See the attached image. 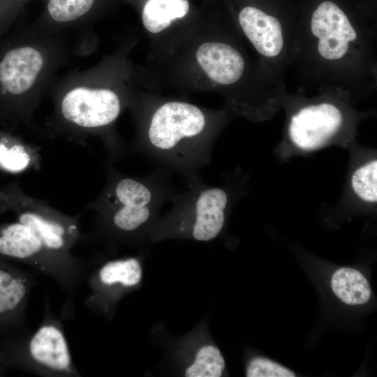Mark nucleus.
I'll return each instance as SVG.
<instances>
[{"label":"nucleus","mask_w":377,"mask_h":377,"mask_svg":"<svg viewBox=\"0 0 377 377\" xmlns=\"http://www.w3.org/2000/svg\"><path fill=\"white\" fill-rule=\"evenodd\" d=\"M36 283L35 274L0 258V339L29 332L27 309Z\"/></svg>","instance_id":"9"},{"label":"nucleus","mask_w":377,"mask_h":377,"mask_svg":"<svg viewBox=\"0 0 377 377\" xmlns=\"http://www.w3.org/2000/svg\"><path fill=\"white\" fill-rule=\"evenodd\" d=\"M214 135L213 119L201 108L168 101L149 114L132 149L186 182L209 163Z\"/></svg>","instance_id":"3"},{"label":"nucleus","mask_w":377,"mask_h":377,"mask_svg":"<svg viewBox=\"0 0 377 377\" xmlns=\"http://www.w3.org/2000/svg\"><path fill=\"white\" fill-rule=\"evenodd\" d=\"M311 30L318 39V54L329 61L342 59L348 52L350 43L357 36L346 13L330 1L320 3L313 12Z\"/></svg>","instance_id":"12"},{"label":"nucleus","mask_w":377,"mask_h":377,"mask_svg":"<svg viewBox=\"0 0 377 377\" xmlns=\"http://www.w3.org/2000/svg\"><path fill=\"white\" fill-rule=\"evenodd\" d=\"M95 2L96 0H48L45 22L32 27L47 34L64 32L66 27L82 20Z\"/></svg>","instance_id":"15"},{"label":"nucleus","mask_w":377,"mask_h":377,"mask_svg":"<svg viewBox=\"0 0 377 377\" xmlns=\"http://www.w3.org/2000/svg\"><path fill=\"white\" fill-rule=\"evenodd\" d=\"M343 115L329 103L305 106L290 119L288 134L291 142L302 150L311 151L326 144L340 130Z\"/></svg>","instance_id":"11"},{"label":"nucleus","mask_w":377,"mask_h":377,"mask_svg":"<svg viewBox=\"0 0 377 377\" xmlns=\"http://www.w3.org/2000/svg\"><path fill=\"white\" fill-rule=\"evenodd\" d=\"M142 267L135 258L110 260L87 272L85 280L91 293L84 304L95 313L108 314L118 293L133 288L141 281Z\"/></svg>","instance_id":"10"},{"label":"nucleus","mask_w":377,"mask_h":377,"mask_svg":"<svg viewBox=\"0 0 377 377\" xmlns=\"http://www.w3.org/2000/svg\"><path fill=\"white\" fill-rule=\"evenodd\" d=\"M195 57L207 76L219 84L237 82L244 71L245 63L242 54L227 43H204L197 49Z\"/></svg>","instance_id":"13"},{"label":"nucleus","mask_w":377,"mask_h":377,"mask_svg":"<svg viewBox=\"0 0 377 377\" xmlns=\"http://www.w3.org/2000/svg\"><path fill=\"white\" fill-rule=\"evenodd\" d=\"M0 258L27 265L54 281L65 296L62 319L74 317L76 293L89 269L87 260L50 248L17 221L0 224Z\"/></svg>","instance_id":"5"},{"label":"nucleus","mask_w":377,"mask_h":377,"mask_svg":"<svg viewBox=\"0 0 377 377\" xmlns=\"http://www.w3.org/2000/svg\"><path fill=\"white\" fill-rule=\"evenodd\" d=\"M71 54L64 32L31 27L10 30L0 38V126L40 132L35 112Z\"/></svg>","instance_id":"1"},{"label":"nucleus","mask_w":377,"mask_h":377,"mask_svg":"<svg viewBox=\"0 0 377 377\" xmlns=\"http://www.w3.org/2000/svg\"><path fill=\"white\" fill-rule=\"evenodd\" d=\"M331 286L334 294L350 305L367 302L371 294L366 278L359 271L349 267L340 268L334 273Z\"/></svg>","instance_id":"18"},{"label":"nucleus","mask_w":377,"mask_h":377,"mask_svg":"<svg viewBox=\"0 0 377 377\" xmlns=\"http://www.w3.org/2000/svg\"><path fill=\"white\" fill-rule=\"evenodd\" d=\"M246 376L248 377H294L288 369L269 360L256 357L249 364Z\"/></svg>","instance_id":"21"},{"label":"nucleus","mask_w":377,"mask_h":377,"mask_svg":"<svg viewBox=\"0 0 377 377\" xmlns=\"http://www.w3.org/2000/svg\"><path fill=\"white\" fill-rule=\"evenodd\" d=\"M103 70L99 64L54 80L47 91L53 110L47 132L77 143H84L89 136L98 137L110 159L115 161L129 149L113 131L124 101L117 89L103 82Z\"/></svg>","instance_id":"2"},{"label":"nucleus","mask_w":377,"mask_h":377,"mask_svg":"<svg viewBox=\"0 0 377 377\" xmlns=\"http://www.w3.org/2000/svg\"><path fill=\"white\" fill-rule=\"evenodd\" d=\"M0 355L7 369L45 377H80L75 365L62 319L52 310L45 296L42 321L36 331L0 339Z\"/></svg>","instance_id":"6"},{"label":"nucleus","mask_w":377,"mask_h":377,"mask_svg":"<svg viewBox=\"0 0 377 377\" xmlns=\"http://www.w3.org/2000/svg\"><path fill=\"white\" fill-rule=\"evenodd\" d=\"M189 10L188 0H147L142 13L145 28L157 34L176 20L184 17Z\"/></svg>","instance_id":"17"},{"label":"nucleus","mask_w":377,"mask_h":377,"mask_svg":"<svg viewBox=\"0 0 377 377\" xmlns=\"http://www.w3.org/2000/svg\"><path fill=\"white\" fill-rule=\"evenodd\" d=\"M225 368L220 350L214 346H205L198 352L194 362L185 372L187 377H219Z\"/></svg>","instance_id":"19"},{"label":"nucleus","mask_w":377,"mask_h":377,"mask_svg":"<svg viewBox=\"0 0 377 377\" xmlns=\"http://www.w3.org/2000/svg\"><path fill=\"white\" fill-rule=\"evenodd\" d=\"M187 188L175 193L170 211L158 223L159 236L187 235L208 242L221 232L232 200L230 186H212L199 175L186 182Z\"/></svg>","instance_id":"7"},{"label":"nucleus","mask_w":377,"mask_h":377,"mask_svg":"<svg viewBox=\"0 0 377 377\" xmlns=\"http://www.w3.org/2000/svg\"><path fill=\"white\" fill-rule=\"evenodd\" d=\"M7 367L3 360V358L1 355H0V376H4L6 371L7 370Z\"/></svg>","instance_id":"22"},{"label":"nucleus","mask_w":377,"mask_h":377,"mask_svg":"<svg viewBox=\"0 0 377 377\" xmlns=\"http://www.w3.org/2000/svg\"><path fill=\"white\" fill-rule=\"evenodd\" d=\"M239 24L256 50L267 58L277 57L283 47L281 23L277 18L253 6L239 13Z\"/></svg>","instance_id":"14"},{"label":"nucleus","mask_w":377,"mask_h":377,"mask_svg":"<svg viewBox=\"0 0 377 377\" xmlns=\"http://www.w3.org/2000/svg\"><path fill=\"white\" fill-rule=\"evenodd\" d=\"M39 164L38 149L13 135L8 131L0 132V170L20 173L36 168Z\"/></svg>","instance_id":"16"},{"label":"nucleus","mask_w":377,"mask_h":377,"mask_svg":"<svg viewBox=\"0 0 377 377\" xmlns=\"http://www.w3.org/2000/svg\"><path fill=\"white\" fill-rule=\"evenodd\" d=\"M105 172L103 189L85 207L97 214L92 233L83 235L82 239L133 240L177 192L172 174L162 168L143 176H131L119 172L109 159Z\"/></svg>","instance_id":"4"},{"label":"nucleus","mask_w":377,"mask_h":377,"mask_svg":"<svg viewBox=\"0 0 377 377\" xmlns=\"http://www.w3.org/2000/svg\"><path fill=\"white\" fill-rule=\"evenodd\" d=\"M377 161L372 160L359 167L353 174L351 185L355 193L362 200L377 201Z\"/></svg>","instance_id":"20"},{"label":"nucleus","mask_w":377,"mask_h":377,"mask_svg":"<svg viewBox=\"0 0 377 377\" xmlns=\"http://www.w3.org/2000/svg\"><path fill=\"white\" fill-rule=\"evenodd\" d=\"M6 212L13 214L17 221L30 228L54 250L71 253L76 243L82 239L81 214L68 215L56 209L24 192L18 182L0 187V214Z\"/></svg>","instance_id":"8"}]
</instances>
